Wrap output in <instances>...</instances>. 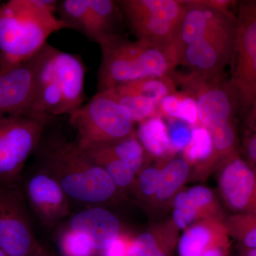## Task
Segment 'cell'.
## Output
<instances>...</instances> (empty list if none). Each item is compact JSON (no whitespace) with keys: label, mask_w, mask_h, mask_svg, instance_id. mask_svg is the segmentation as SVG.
Instances as JSON below:
<instances>
[{"label":"cell","mask_w":256,"mask_h":256,"mask_svg":"<svg viewBox=\"0 0 256 256\" xmlns=\"http://www.w3.org/2000/svg\"><path fill=\"white\" fill-rule=\"evenodd\" d=\"M84 150L109 174L121 193L127 191L134 193L137 176L126 163L100 146H90Z\"/></svg>","instance_id":"23"},{"label":"cell","mask_w":256,"mask_h":256,"mask_svg":"<svg viewBox=\"0 0 256 256\" xmlns=\"http://www.w3.org/2000/svg\"><path fill=\"white\" fill-rule=\"evenodd\" d=\"M86 69L79 56L50 46L38 78L36 100L28 116L54 118L82 106Z\"/></svg>","instance_id":"4"},{"label":"cell","mask_w":256,"mask_h":256,"mask_svg":"<svg viewBox=\"0 0 256 256\" xmlns=\"http://www.w3.org/2000/svg\"><path fill=\"white\" fill-rule=\"evenodd\" d=\"M178 238V230L171 220L154 226L133 236L128 256H173Z\"/></svg>","instance_id":"18"},{"label":"cell","mask_w":256,"mask_h":256,"mask_svg":"<svg viewBox=\"0 0 256 256\" xmlns=\"http://www.w3.org/2000/svg\"><path fill=\"white\" fill-rule=\"evenodd\" d=\"M168 128L172 154L184 150L191 140L192 129L190 124L180 120L171 118Z\"/></svg>","instance_id":"32"},{"label":"cell","mask_w":256,"mask_h":256,"mask_svg":"<svg viewBox=\"0 0 256 256\" xmlns=\"http://www.w3.org/2000/svg\"><path fill=\"white\" fill-rule=\"evenodd\" d=\"M97 30L96 43L116 36H124L120 28L124 20L117 2L112 0H87Z\"/></svg>","instance_id":"24"},{"label":"cell","mask_w":256,"mask_h":256,"mask_svg":"<svg viewBox=\"0 0 256 256\" xmlns=\"http://www.w3.org/2000/svg\"><path fill=\"white\" fill-rule=\"evenodd\" d=\"M176 85L170 76L138 79L105 90L124 106L134 122L160 116V104L164 97L176 92ZM104 92V90H102Z\"/></svg>","instance_id":"13"},{"label":"cell","mask_w":256,"mask_h":256,"mask_svg":"<svg viewBox=\"0 0 256 256\" xmlns=\"http://www.w3.org/2000/svg\"><path fill=\"white\" fill-rule=\"evenodd\" d=\"M162 164L144 166L136 178L134 193L142 202H152L159 188Z\"/></svg>","instance_id":"30"},{"label":"cell","mask_w":256,"mask_h":256,"mask_svg":"<svg viewBox=\"0 0 256 256\" xmlns=\"http://www.w3.org/2000/svg\"><path fill=\"white\" fill-rule=\"evenodd\" d=\"M38 148L40 168L58 182L69 200L96 206L122 195L109 174L76 141L63 137L42 140Z\"/></svg>","instance_id":"1"},{"label":"cell","mask_w":256,"mask_h":256,"mask_svg":"<svg viewBox=\"0 0 256 256\" xmlns=\"http://www.w3.org/2000/svg\"><path fill=\"white\" fill-rule=\"evenodd\" d=\"M230 238L222 240L208 248L202 256H230Z\"/></svg>","instance_id":"34"},{"label":"cell","mask_w":256,"mask_h":256,"mask_svg":"<svg viewBox=\"0 0 256 256\" xmlns=\"http://www.w3.org/2000/svg\"><path fill=\"white\" fill-rule=\"evenodd\" d=\"M34 256H52V255H50V252L43 246L37 252V254Z\"/></svg>","instance_id":"36"},{"label":"cell","mask_w":256,"mask_h":256,"mask_svg":"<svg viewBox=\"0 0 256 256\" xmlns=\"http://www.w3.org/2000/svg\"><path fill=\"white\" fill-rule=\"evenodd\" d=\"M237 252L238 256H256V248H248L238 245Z\"/></svg>","instance_id":"35"},{"label":"cell","mask_w":256,"mask_h":256,"mask_svg":"<svg viewBox=\"0 0 256 256\" xmlns=\"http://www.w3.org/2000/svg\"><path fill=\"white\" fill-rule=\"evenodd\" d=\"M98 146L126 163L136 176L146 166L148 154L138 139L136 132L118 142Z\"/></svg>","instance_id":"25"},{"label":"cell","mask_w":256,"mask_h":256,"mask_svg":"<svg viewBox=\"0 0 256 256\" xmlns=\"http://www.w3.org/2000/svg\"><path fill=\"white\" fill-rule=\"evenodd\" d=\"M162 175L160 186L152 204L159 206L172 201L181 191L191 174V168L183 158L161 160Z\"/></svg>","instance_id":"20"},{"label":"cell","mask_w":256,"mask_h":256,"mask_svg":"<svg viewBox=\"0 0 256 256\" xmlns=\"http://www.w3.org/2000/svg\"><path fill=\"white\" fill-rule=\"evenodd\" d=\"M236 26L235 13L218 12L206 31L184 48L182 65L204 78H222L224 68L232 60Z\"/></svg>","instance_id":"7"},{"label":"cell","mask_w":256,"mask_h":256,"mask_svg":"<svg viewBox=\"0 0 256 256\" xmlns=\"http://www.w3.org/2000/svg\"><path fill=\"white\" fill-rule=\"evenodd\" d=\"M229 86L244 116L256 101V0L238 2Z\"/></svg>","instance_id":"8"},{"label":"cell","mask_w":256,"mask_h":256,"mask_svg":"<svg viewBox=\"0 0 256 256\" xmlns=\"http://www.w3.org/2000/svg\"><path fill=\"white\" fill-rule=\"evenodd\" d=\"M58 1L11 0L0 6V70L26 62L48 37L67 28L56 15Z\"/></svg>","instance_id":"2"},{"label":"cell","mask_w":256,"mask_h":256,"mask_svg":"<svg viewBox=\"0 0 256 256\" xmlns=\"http://www.w3.org/2000/svg\"><path fill=\"white\" fill-rule=\"evenodd\" d=\"M50 45L30 60L0 70V118L30 114L37 95L38 78Z\"/></svg>","instance_id":"12"},{"label":"cell","mask_w":256,"mask_h":256,"mask_svg":"<svg viewBox=\"0 0 256 256\" xmlns=\"http://www.w3.org/2000/svg\"><path fill=\"white\" fill-rule=\"evenodd\" d=\"M21 182L0 185V248L9 256H34L43 247L35 237Z\"/></svg>","instance_id":"11"},{"label":"cell","mask_w":256,"mask_h":256,"mask_svg":"<svg viewBox=\"0 0 256 256\" xmlns=\"http://www.w3.org/2000/svg\"><path fill=\"white\" fill-rule=\"evenodd\" d=\"M82 149L118 142L136 132L129 112L107 92H97L69 116Z\"/></svg>","instance_id":"6"},{"label":"cell","mask_w":256,"mask_h":256,"mask_svg":"<svg viewBox=\"0 0 256 256\" xmlns=\"http://www.w3.org/2000/svg\"><path fill=\"white\" fill-rule=\"evenodd\" d=\"M0 256H9L8 255V254H6L4 252V250H2L1 248H0Z\"/></svg>","instance_id":"37"},{"label":"cell","mask_w":256,"mask_h":256,"mask_svg":"<svg viewBox=\"0 0 256 256\" xmlns=\"http://www.w3.org/2000/svg\"><path fill=\"white\" fill-rule=\"evenodd\" d=\"M217 181L226 205L236 214H256V168L240 154L217 170Z\"/></svg>","instance_id":"14"},{"label":"cell","mask_w":256,"mask_h":256,"mask_svg":"<svg viewBox=\"0 0 256 256\" xmlns=\"http://www.w3.org/2000/svg\"><path fill=\"white\" fill-rule=\"evenodd\" d=\"M133 236L122 232L100 252L101 256H128Z\"/></svg>","instance_id":"33"},{"label":"cell","mask_w":256,"mask_h":256,"mask_svg":"<svg viewBox=\"0 0 256 256\" xmlns=\"http://www.w3.org/2000/svg\"><path fill=\"white\" fill-rule=\"evenodd\" d=\"M208 130L212 134L213 150L210 158L192 172L195 180H204L229 158L240 153L236 121L220 124Z\"/></svg>","instance_id":"19"},{"label":"cell","mask_w":256,"mask_h":256,"mask_svg":"<svg viewBox=\"0 0 256 256\" xmlns=\"http://www.w3.org/2000/svg\"><path fill=\"white\" fill-rule=\"evenodd\" d=\"M58 246L62 256H95L98 254L88 238L68 226L60 234Z\"/></svg>","instance_id":"29"},{"label":"cell","mask_w":256,"mask_h":256,"mask_svg":"<svg viewBox=\"0 0 256 256\" xmlns=\"http://www.w3.org/2000/svg\"><path fill=\"white\" fill-rule=\"evenodd\" d=\"M52 120L28 114L0 118V185L21 182L24 165L36 150Z\"/></svg>","instance_id":"9"},{"label":"cell","mask_w":256,"mask_h":256,"mask_svg":"<svg viewBox=\"0 0 256 256\" xmlns=\"http://www.w3.org/2000/svg\"><path fill=\"white\" fill-rule=\"evenodd\" d=\"M56 12L67 28L80 32L90 41L97 42L98 33L92 10L87 0L58 1Z\"/></svg>","instance_id":"22"},{"label":"cell","mask_w":256,"mask_h":256,"mask_svg":"<svg viewBox=\"0 0 256 256\" xmlns=\"http://www.w3.org/2000/svg\"><path fill=\"white\" fill-rule=\"evenodd\" d=\"M25 197L44 226L53 227L68 218L69 198L58 182L40 168L25 181Z\"/></svg>","instance_id":"15"},{"label":"cell","mask_w":256,"mask_h":256,"mask_svg":"<svg viewBox=\"0 0 256 256\" xmlns=\"http://www.w3.org/2000/svg\"><path fill=\"white\" fill-rule=\"evenodd\" d=\"M170 77L181 86L182 92L194 99L198 122L207 129L236 121L239 116L236 98L224 77L206 78L191 72L182 74L175 72Z\"/></svg>","instance_id":"10"},{"label":"cell","mask_w":256,"mask_h":256,"mask_svg":"<svg viewBox=\"0 0 256 256\" xmlns=\"http://www.w3.org/2000/svg\"><path fill=\"white\" fill-rule=\"evenodd\" d=\"M98 45L101 62L97 92L138 79L170 76L174 72L166 54L146 42L129 41L124 36H116Z\"/></svg>","instance_id":"3"},{"label":"cell","mask_w":256,"mask_h":256,"mask_svg":"<svg viewBox=\"0 0 256 256\" xmlns=\"http://www.w3.org/2000/svg\"><path fill=\"white\" fill-rule=\"evenodd\" d=\"M245 131L242 142L244 159L256 168V101L244 116Z\"/></svg>","instance_id":"31"},{"label":"cell","mask_w":256,"mask_h":256,"mask_svg":"<svg viewBox=\"0 0 256 256\" xmlns=\"http://www.w3.org/2000/svg\"><path fill=\"white\" fill-rule=\"evenodd\" d=\"M224 220L206 218L185 229L178 238V256H202L214 244L230 238Z\"/></svg>","instance_id":"17"},{"label":"cell","mask_w":256,"mask_h":256,"mask_svg":"<svg viewBox=\"0 0 256 256\" xmlns=\"http://www.w3.org/2000/svg\"><path fill=\"white\" fill-rule=\"evenodd\" d=\"M229 236L239 246L256 248V214H235L224 220Z\"/></svg>","instance_id":"28"},{"label":"cell","mask_w":256,"mask_h":256,"mask_svg":"<svg viewBox=\"0 0 256 256\" xmlns=\"http://www.w3.org/2000/svg\"><path fill=\"white\" fill-rule=\"evenodd\" d=\"M136 136L148 156L161 160L172 156L168 128L161 116H154L140 122Z\"/></svg>","instance_id":"21"},{"label":"cell","mask_w":256,"mask_h":256,"mask_svg":"<svg viewBox=\"0 0 256 256\" xmlns=\"http://www.w3.org/2000/svg\"><path fill=\"white\" fill-rule=\"evenodd\" d=\"M68 227L88 238L98 254H100L122 232L118 218L110 210L98 206L74 215Z\"/></svg>","instance_id":"16"},{"label":"cell","mask_w":256,"mask_h":256,"mask_svg":"<svg viewBox=\"0 0 256 256\" xmlns=\"http://www.w3.org/2000/svg\"><path fill=\"white\" fill-rule=\"evenodd\" d=\"M117 2L124 20L138 40L164 52L174 67L180 65L178 36L185 12L180 0H120Z\"/></svg>","instance_id":"5"},{"label":"cell","mask_w":256,"mask_h":256,"mask_svg":"<svg viewBox=\"0 0 256 256\" xmlns=\"http://www.w3.org/2000/svg\"><path fill=\"white\" fill-rule=\"evenodd\" d=\"M160 112L170 118L180 120L194 127L198 126V112L194 99L185 92H174L160 104Z\"/></svg>","instance_id":"26"},{"label":"cell","mask_w":256,"mask_h":256,"mask_svg":"<svg viewBox=\"0 0 256 256\" xmlns=\"http://www.w3.org/2000/svg\"><path fill=\"white\" fill-rule=\"evenodd\" d=\"M212 150L213 140L210 131L201 124H198L192 128L191 140L182 152V158L190 168H196L210 158Z\"/></svg>","instance_id":"27"}]
</instances>
